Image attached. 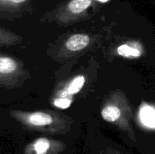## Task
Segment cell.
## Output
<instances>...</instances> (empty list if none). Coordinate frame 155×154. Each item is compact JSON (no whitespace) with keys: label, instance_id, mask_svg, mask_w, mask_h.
<instances>
[{"label":"cell","instance_id":"cell-13","mask_svg":"<svg viewBox=\"0 0 155 154\" xmlns=\"http://www.w3.org/2000/svg\"><path fill=\"white\" fill-rule=\"evenodd\" d=\"M98 1H99V2H107V0H98Z\"/></svg>","mask_w":155,"mask_h":154},{"label":"cell","instance_id":"cell-2","mask_svg":"<svg viewBox=\"0 0 155 154\" xmlns=\"http://www.w3.org/2000/svg\"><path fill=\"white\" fill-rule=\"evenodd\" d=\"M100 114L103 120L117 127L133 143L137 142L132 124L133 110L128 98L123 91H113L107 95L101 104Z\"/></svg>","mask_w":155,"mask_h":154},{"label":"cell","instance_id":"cell-8","mask_svg":"<svg viewBox=\"0 0 155 154\" xmlns=\"http://www.w3.org/2000/svg\"><path fill=\"white\" fill-rule=\"evenodd\" d=\"M145 53L144 45L138 40H128L123 42L117 47L115 54L123 58L129 60L139 59Z\"/></svg>","mask_w":155,"mask_h":154},{"label":"cell","instance_id":"cell-12","mask_svg":"<svg viewBox=\"0 0 155 154\" xmlns=\"http://www.w3.org/2000/svg\"><path fill=\"white\" fill-rule=\"evenodd\" d=\"M95 154H130L122 149L111 145H105L99 148Z\"/></svg>","mask_w":155,"mask_h":154},{"label":"cell","instance_id":"cell-11","mask_svg":"<svg viewBox=\"0 0 155 154\" xmlns=\"http://www.w3.org/2000/svg\"><path fill=\"white\" fill-rule=\"evenodd\" d=\"M142 120L148 126L155 127V109L151 107H147L143 109Z\"/></svg>","mask_w":155,"mask_h":154},{"label":"cell","instance_id":"cell-7","mask_svg":"<svg viewBox=\"0 0 155 154\" xmlns=\"http://www.w3.org/2000/svg\"><path fill=\"white\" fill-rule=\"evenodd\" d=\"M93 42V39L87 33H73L62 42L58 56L62 59H70L85 52Z\"/></svg>","mask_w":155,"mask_h":154},{"label":"cell","instance_id":"cell-3","mask_svg":"<svg viewBox=\"0 0 155 154\" xmlns=\"http://www.w3.org/2000/svg\"><path fill=\"white\" fill-rule=\"evenodd\" d=\"M29 76L30 73L21 60L0 52V87L19 88Z\"/></svg>","mask_w":155,"mask_h":154},{"label":"cell","instance_id":"cell-10","mask_svg":"<svg viewBox=\"0 0 155 154\" xmlns=\"http://www.w3.org/2000/svg\"><path fill=\"white\" fill-rule=\"evenodd\" d=\"M28 0H0V10L12 11L20 8Z\"/></svg>","mask_w":155,"mask_h":154},{"label":"cell","instance_id":"cell-1","mask_svg":"<svg viewBox=\"0 0 155 154\" xmlns=\"http://www.w3.org/2000/svg\"><path fill=\"white\" fill-rule=\"evenodd\" d=\"M9 114L26 130L45 134H66L71 131L73 125L72 118L51 110H13Z\"/></svg>","mask_w":155,"mask_h":154},{"label":"cell","instance_id":"cell-9","mask_svg":"<svg viewBox=\"0 0 155 154\" xmlns=\"http://www.w3.org/2000/svg\"><path fill=\"white\" fill-rule=\"evenodd\" d=\"M22 42V38L19 35L0 27V46H13Z\"/></svg>","mask_w":155,"mask_h":154},{"label":"cell","instance_id":"cell-4","mask_svg":"<svg viewBox=\"0 0 155 154\" xmlns=\"http://www.w3.org/2000/svg\"><path fill=\"white\" fill-rule=\"evenodd\" d=\"M93 0H69L57 8L51 15V21L64 26H68L89 18L88 9Z\"/></svg>","mask_w":155,"mask_h":154},{"label":"cell","instance_id":"cell-5","mask_svg":"<svg viewBox=\"0 0 155 154\" xmlns=\"http://www.w3.org/2000/svg\"><path fill=\"white\" fill-rule=\"evenodd\" d=\"M86 75L78 74L61 82L54 91L51 104L58 109H68L72 104L74 97L83 89L86 83Z\"/></svg>","mask_w":155,"mask_h":154},{"label":"cell","instance_id":"cell-6","mask_svg":"<svg viewBox=\"0 0 155 154\" xmlns=\"http://www.w3.org/2000/svg\"><path fill=\"white\" fill-rule=\"evenodd\" d=\"M68 150V144L63 140L39 137L24 145L21 154H66Z\"/></svg>","mask_w":155,"mask_h":154}]
</instances>
